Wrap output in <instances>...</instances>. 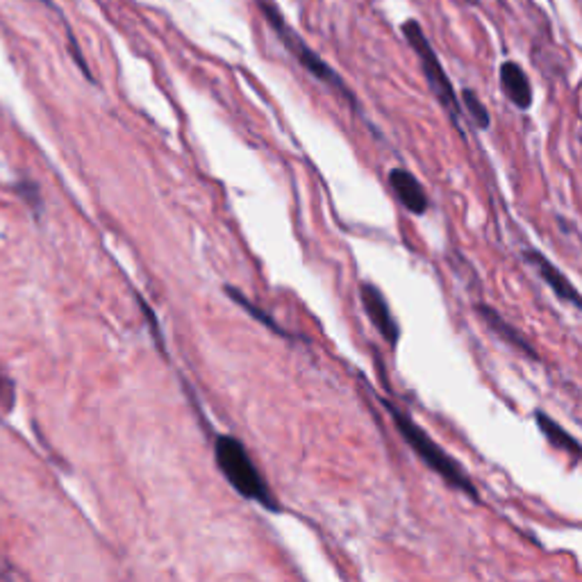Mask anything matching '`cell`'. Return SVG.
<instances>
[{"label":"cell","instance_id":"cell-1","mask_svg":"<svg viewBox=\"0 0 582 582\" xmlns=\"http://www.w3.org/2000/svg\"><path fill=\"white\" fill-rule=\"evenodd\" d=\"M383 405H384V410L389 412V416H392V421H393V425H396L398 433L403 434V439H405V442L410 444L412 451L419 455V460L424 462L428 469H433L434 474H437L439 478L444 480V483L451 485L453 489H457L460 494L469 496L471 501L478 503L480 501L478 489H475V485L471 483L469 474L462 469L460 462L453 460V457L448 455V453L444 451V448L439 446V444L434 442V439L430 437L425 430H421L419 425L414 424V419H412V416H407L405 412H401L396 405H392L387 398H383Z\"/></svg>","mask_w":582,"mask_h":582},{"label":"cell","instance_id":"cell-2","mask_svg":"<svg viewBox=\"0 0 582 582\" xmlns=\"http://www.w3.org/2000/svg\"><path fill=\"white\" fill-rule=\"evenodd\" d=\"M214 460L221 469L223 478L235 487L237 494H241L249 501L258 503L269 512H281V503L273 496L271 487L267 480L262 478L255 462L250 460L249 451L240 439L230 437V434H219L214 439Z\"/></svg>","mask_w":582,"mask_h":582},{"label":"cell","instance_id":"cell-3","mask_svg":"<svg viewBox=\"0 0 582 582\" xmlns=\"http://www.w3.org/2000/svg\"><path fill=\"white\" fill-rule=\"evenodd\" d=\"M258 5L260 9H262V16L267 18V23L271 26V30L276 32L278 39L282 41V46H285V48L293 55V59H296V62L301 64L310 76H314L316 80L328 85L332 91H337L342 98H346L348 103H351V107L357 109L355 94L348 89L346 82L342 80V76H339L334 68H330V64L325 62L323 57H319V55H316L314 50L305 44L302 36H298L296 32L291 30L290 23H287L285 16L281 14V9L276 7V3H273V0H258Z\"/></svg>","mask_w":582,"mask_h":582},{"label":"cell","instance_id":"cell-4","mask_svg":"<svg viewBox=\"0 0 582 582\" xmlns=\"http://www.w3.org/2000/svg\"><path fill=\"white\" fill-rule=\"evenodd\" d=\"M401 30H403V35H405L407 44L412 46V50H414L416 57H419L421 68H424V76H425V80H428L430 91H433L434 98L442 103V107L446 109L448 117H451V121L455 123L457 128H460V114H462L460 96H457L451 77H448L446 71H444L442 62H439L433 44H430L428 36H425L421 23L414 21V18H407V21H403Z\"/></svg>","mask_w":582,"mask_h":582},{"label":"cell","instance_id":"cell-5","mask_svg":"<svg viewBox=\"0 0 582 582\" xmlns=\"http://www.w3.org/2000/svg\"><path fill=\"white\" fill-rule=\"evenodd\" d=\"M362 305H364L366 316L373 323V328L378 330L380 337L389 343V346H396L398 339H401V328H398L396 316L392 314V307H389L384 293L378 290L371 282H364L360 291Z\"/></svg>","mask_w":582,"mask_h":582},{"label":"cell","instance_id":"cell-6","mask_svg":"<svg viewBox=\"0 0 582 582\" xmlns=\"http://www.w3.org/2000/svg\"><path fill=\"white\" fill-rule=\"evenodd\" d=\"M526 262H530L535 269H537L539 278H542V281L546 282L548 287H551V291L556 293L560 301L569 302V305H576L582 310L580 291L576 290L574 285H571L569 278H567L565 273H562L560 269L556 267V264L548 262L546 255L539 253V250H526Z\"/></svg>","mask_w":582,"mask_h":582},{"label":"cell","instance_id":"cell-7","mask_svg":"<svg viewBox=\"0 0 582 582\" xmlns=\"http://www.w3.org/2000/svg\"><path fill=\"white\" fill-rule=\"evenodd\" d=\"M389 187L396 194V199L401 200L403 208L407 209L414 217H424L428 212V194L421 187V182L416 180L414 173L405 171V168H392L389 171Z\"/></svg>","mask_w":582,"mask_h":582},{"label":"cell","instance_id":"cell-8","mask_svg":"<svg viewBox=\"0 0 582 582\" xmlns=\"http://www.w3.org/2000/svg\"><path fill=\"white\" fill-rule=\"evenodd\" d=\"M475 311H478L480 319H483L485 323H487V328L492 330L494 334H498V337H501L503 342L510 343V346L515 348V351L524 352V355L528 357V360H535V362L539 360V352L535 351L533 346H530V342L524 337V334L519 332V328H515L512 323H507V321L503 319V316L498 314V311L494 310V307L485 305V302H478V305H475Z\"/></svg>","mask_w":582,"mask_h":582},{"label":"cell","instance_id":"cell-9","mask_svg":"<svg viewBox=\"0 0 582 582\" xmlns=\"http://www.w3.org/2000/svg\"><path fill=\"white\" fill-rule=\"evenodd\" d=\"M501 87L505 91V96L510 98V103L519 109H530L533 107V85H530L528 76L521 68V64L516 62H505L501 64Z\"/></svg>","mask_w":582,"mask_h":582},{"label":"cell","instance_id":"cell-10","mask_svg":"<svg viewBox=\"0 0 582 582\" xmlns=\"http://www.w3.org/2000/svg\"><path fill=\"white\" fill-rule=\"evenodd\" d=\"M535 424H537V428L542 430V434L548 439L551 446H556L557 451L567 453V455L576 457V460H582V444L574 437V434L567 433V430L562 428L553 416H548L546 412L542 410H535Z\"/></svg>","mask_w":582,"mask_h":582},{"label":"cell","instance_id":"cell-11","mask_svg":"<svg viewBox=\"0 0 582 582\" xmlns=\"http://www.w3.org/2000/svg\"><path fill=\"white\" fill-rule=\"evenodd\" d=\"M226 293L232 298V301L237 302V305L244 307V310L249 311V314L253 316L255 321H260V323H262V325H267V328L271 330V332L281 334V337H290V332H287L285 328H281V325L276 323V319H273L271 314H267V311H264L262 307H258V305H255V302H250L249 298H246L244 293H241L240 290H235V287H226Z\"/></svg>","mask_w":582,"mask_h":582},{"label":"cell","instance_id":"cell-12","mask_svg":"<svg viewBox=\"0 0 582 582\" xmlns=\"http://www.w3.org/2000/svg\"><path fill=\"white\" fill-rule=\"evenodd\" d=\"M460 105L462 112H466L471 117V121L480 128V130H487L492 126V117H489V109L485 107L483 100L478 98L474 89H465L460 94Z\"/></svg>","mask_w":582,"mask_h":582},{"label":"cell","instance_id":"cell-13","mask_svg":"<svg viewBox=\"0 0 582 582\" xmlns=\"http://www.w3.org/2000/svg\"><path fill=\"white\" fill-rule=\"evenodd\" d=\"M12 396H14V389L12 384L5 380V375L0 373V403H5V405H9L12 403Z\"/></svg>","mask_w":582,"mask_h":582}]
</instances>
